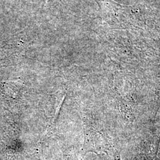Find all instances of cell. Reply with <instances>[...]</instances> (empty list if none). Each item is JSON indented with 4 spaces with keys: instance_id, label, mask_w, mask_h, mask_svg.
<instances>
[{
    "instance_id": "1",
    "label": "cell",
    "mask_w": 160,
    "mask_h": 160,
    "mask_svg": "<svg viewBox=\"0 0 160 160\" xmlns=\"http://www.w3.org/2000/svg\"><path fill=\"white\" fill-rule=\"evenodd\" d=\"M160 140L157 142L154 141L153 143H149L148 146H145L142 152L145 156L147 157L151 160H157L158 149L159 147Z\"/></svg>"
},
{
    "instance_id": "2",
    "label": "cell",
    "mask_w": 160,
    "mask_h": 160,
    "mask_svg": "<svg viewBox=\"0 0 160 160\" xmlns=\"http://www.w3.org/2000/svg\"><path fill=\"white\" fill-rule=\"evenodd\" d=\"M108 160H121L120 152L118 149L112 148L108 151Z\"/></svg>"
},
{
    "instance_id": "3",
    "label": "cell",
    "mask_w": 160,
    "mask_h": 160,
    "mask_svg": "<svg viewBox=\"0 0 160 160\" xmlns=\"http://www.w3.org/2000/svg\"><path fill=\"white\" fill-rule=\"evenodd\" d=\"M43 1H44V4H45V6H46L48 5V2H49V0H43Z\"/></svg>"
}]
</instances>
